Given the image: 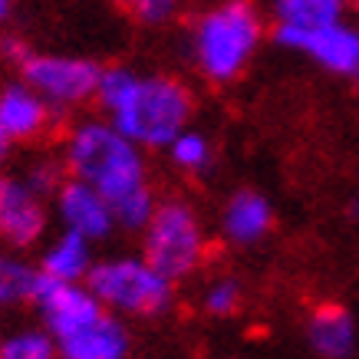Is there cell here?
Returning <instances> with one entry per match:
<instances>
[{
  "instance_id": "obj_1",
  "label": "cell",
  "mask_w": 359,
  "mask_h": 359,
  "mask_svg": "<svg viewBox=\"0 0 359 359\" xmlns=\"http://www.w3.org/2000/svg\"><path fill=\"white\" fill-rule=\"evenodd\" d=\"M93 102L139 149H165L195 116V96L178 76L129 66H102Z\"/></svg>"
},
{
  "instance_id": "obj_2",
  "label": "cell",
  "mask_w": 359,
  "mask_h": 359,
  "mask_svg": "<svg viewBox=\"0 0 359 359\" xmlns=\"http://www.w3.org/2000/svg\"><path fill=\"white\" fill-rule=\"evenodd\" d=\"M267 33H271L267 13L254 0H218L198 13L188 27L191 66L208 83L228 86L248 73Z\"/></svg>"
},
{
  "instance_id": "obj_3",
  "label": "cell",
  "mask_w": 359,
  "mask_h": 359,
  "mask_svg": "<svg viewBox=\"0 0 359 359\" xmlns=\"http://www.w3.org/2000/svg\"><path fill=\"white\" fill-rule=\"evenodd\" d=\"M63 165L69 178L93 185L109 205L152 188L145 149L126 139L109 119H83L66 132Z\"/></svg>"
},
{
  "instance_id": "obj_4",
  "label": "cell",
  "mask_w": 359,
  "mask_h": 359,
  "mask_svg": "<svg viewBox=\"0 0 359 359\" xmlns=\"http://www.w3.org/2000/svg\"><path fill=\"white\" fill-rule=\"evenodd\" d=\"M142 234V257L172 283L195 277L208 261V234L201 215L185 198H162Z\"/></svg>"
},
{
  "instance_id": "obj_5",
  "label": "cell",
  "mask_w": 359,
  "mask_h": 359,
  "mask_svg": "<svg viewBox=\"0 0 359 359\" xmlns=\"http://www.w3.org/2000/svg\"><path fill=\"white\" fill-rule=\"evenodd\" d=\"M96 300L116 316H162L175 304V283L142 254L96 261L86 277Z\"/></svg>"
},
{
  "instance_id": "obj_6",
  "label": "cell",
  "mask_w": 359,
  "mask_h": 359,
  "mask_svg": "<svg viewBox=\"0 0 359 359\" xmlns=\"http://www.w3.org/2000/svg\"><path fill=\"white\" fill-rule=\"evenodd\" d=\"M99 73H102V66L86 60V56L30 53L20 63V79L33 93H40L56 112L93 102Z\"/></svg>"
},
{
  "instance_id": "obj_7",
  "label": "cell",
  "mask_w": 359,
  "mask_h": 359,
  "mask_svg": "<svg viewBox=\"0 0 359 359\" xmlns=\"http://www.w3.org/2000/svg\"><path fill=\"white\" fill-rule=\"evenodd\" d=\"M30 304L40 310L46 333L53 339L73 337L76 330L89 327L93 320L106 313V306L96 300L86 280H56V277H46L43 271L36 273Z\"/></svg>"
},
{
  "instance_id": "obj_8",
  "label": "cell",
  "mask_w": 359,
  "mask_h": 359,
  "mask_svg": "<svg viewBox=\"0 0 359 359\" xmlns=\"http://www.w3.org/2000/svg\"><path fill=\"white\" fill-rule=\"evenodd\" d=\"M46 224V198L36 195L23 178L0 175V238L11 248H33L36 241H43Z\"/></svg>"
},
{
  "instance_id": "obj_9",
  "label": "cell",
  "mask_w": 359,
  "mask_h": 359,
  "mask_svg": "<svg viewBox=\"0 0 359 359\" xmlns=\"http://www.w3.org/2000/svg\"><path fill=\"white\" fill-rule=\"evenodd\" d=\"M290 53L306 56L310 63H316L330 76L359 83V27L349 17L297 36L290 43Z\"/></svg>"
},
{
  "instance_id": "obj_10",
  "label": "cell",
  "mask_w": 359,
  "mask_h": 359,
  "mask_svg": "<svg viewBox=\"0 0 359 359\" xmlns=\"http://www.w3.org/2000/svg\"><path fill=\"white\" fill-rule=\"evenodd\" d=\"M53 211L63 231H73L86 241H106L116 231V218H112V205L106 195H99L93 185L79 182V178H66L60 191L53 195Z\"/></svg>"
},
{
  "instance_id": "obj_11",
  "label": "cell",
  "mask_w": 359,
  "mask_h": 359,
  "mask_svg": "<svg viewBox=\"0 0 359 359\" xmlns=\"http://www.w3.org/2000/svg\"><path fill=\"white\" fill-rule=\"evenodd\" d=\"M218 228L224 244L231 248H257L267 241V234L273 231V205L271 198L261 195L257 188H241L221 205Z\"/></svg>"
},
{
  "instance_id": "obj_12",
  "label": "cell",
  "mask_w": 359,
  "mask_h": 359,
  "mask_svg": "<svg viewBox=\"0 0 359 359\" xmlns=\"http://www.w3.org/2000/svg\"><path fill=\"white\" fill-rule=\"evenodd\" d=\"M349 0H271L267 4V23H271L273 43L290 50L297 36L320 30L327 23L346 20Z\"/></svg>"
},
{
  "instance_id": "obj_13",
  "label": "cell",
  "mask_w": 359,
  "mask_h": 359,
  "mask_svg": "<svg viewBox=\"0 0 359 359\" xmlns=\"http://www.w3.org/2000/svg\"><path fill=\"white\" fill-rule=\"evenodd\" d=\"M56 109L40 93H33L27 83H11L0 89V129L13 142H36L43 139L53 126Z\"/></svg>"
},
{
  "instance_id": "obj_14",
  "label": "cell",
  "mask_w": 359,
  "mask_h": 359,
  "mask_svg": "<svg viewBox=\"0 0 359 359\" xmlns=\"http://www.w3.org/2000/svg\"><path fill=\"white\" fill-rule=\"evenodd\" d=\"M306 346L320 359H353L359 346L356 316L339 304H320L306 313Z\"/></svg>"
},
{
  "instance_id": "obj_15",
  "label": "cell",
  "mask_w": 359,
  "mask_h": 359,
  "mask_svg": "<svg viewBox=\"0 0 359 359\" xmlns=\"http://www.w3.org/2000/svg\"><path fill=\"white\" fill-rule=\"evenodd\" d=\"M60 359H129V330L122 316L106 313L89 327L76 330L73 337L56 339Z\"/></svg>"
},
{
  "instance_id": "obj_16",
  "label": "cell",
  "mask_w": 359,
  "mask_h": 359,
  "mask_svg": "<svg viewBox=\"0 0 359 359\" xmlns=\"http://www.w3.org/2000/svg\"><path fill=\"white\" fill-rule=\"evenodd\" d=\"M93 241L79 238L73 231H60L50 244H46L43 257H40V271L56 280H86L93 271Z\"/></svg>"
},
{
  "instance_id": "obj_17",
  "label": "cell",
  "mask_w": 359,
  "mask_h": 359,
  "mask_svg": "<svg viewBox=\"0 0 359 359\" xmlns=\"http://www.w3.org/2000/svg\"><path fill=\"white\" fill-rule=\"evenodd\" d=\"M165 152H168V162L185 175H205L208 168H211V162H215L211 139H208L205 132L191 129V126L178 132V135L165 145Z\"/></svg>"
},
{
  "instance_id": "obj_18",
  "label": "cell",
  "mask_w": 359,
  "mask_h": 359,
  "mask_svg": "<svg viewBox=\"0 0 359 359\" xmlns=\"http://www.w3.org/2000/svg\"><path fill=\"white\" fill-rule=\"evenodd\" d=\"M36 273L27 261L13 257V254H0V306L13 304H30L33 287H36Z\"/></svg>"
},
{
  "instance_id": "obj_19",
  "label": "cell",
  "mask_w": 359,
  "mask_h": 359,
  "mask_svg": "<svg viewBox=\"0 0 359 359\" xmlns=\"http://www.w3.org/2000/svg\"><path fill=\"white\" fill-rule=\"evenodd\" d=\"M0 359H60V349L46 330H20L0 339Z\"/></svg>"
},
{
  "instance_id": "obj_20",
  "label": "cell",
  "mask_w": 359,
  "mask_h": 359,
  "mask_svg": "<svg viewBox=\"0 0 359 359\" xmlns=\"http://www.w3.org/2000/svg\"><path fill=\"white\" fill-rule=\"evenodd\" d=\"M241 300H244V290H241V283L228 273H221V277H211L205 283V290H201V310L208 316H231L241 310Z\"/></svg>"
},
{
  "instance_id": "obj_21",
  "label": "cell",
  "mask_w": 359,
  "mask_h": 359,
  "mask_svg": "<svg viewBox=\"0 0 359 359\" xmlns=\"http://www.w3.org/2000/svg\"><path fill=\"white\" fill-rule=\"evenodd\" d=\"M116 4L142 27H165L178 17L182 7V0H116Z\"/></svg>"
},
{
  "instance_id": "obj_22",
  "label": "cell",
  "mask_w": 359,
  "mask_h": 359,
  "mask_svg": "<svg viewBox=\"0 0 359 359\" xmlns=\"http://www.w3.org/2000/svg\"><path fill=\"white\" fill-rule=\"evenodd\" d=\"M66 178H69V175H66V165L56 162V158H36V162L23 172V182L43 198H53Z\"/></svg>"
},
{
  "instance_id": "obj_23",
  "label": "cell",
  "mask_w": 359,
  "mask_h": 359,
  "mask_svg": "<svg viewBox=\"0 0 359 359\" xmlns=\"http://www.w3.org/2000/svg\"><path fill=\"white\" fill-rule=\"evenodd\" d=\"M0 50H4V56H11L13 63L20 66L23 60H27V56L33 53L30 46L23 43V40H17V36H4V40H0Z\"/></svg>"
},
{
  "instance_id": "obj_24",
  "label": "cell",
  "mask_w": 359,
  "mask_h": 359,
  "mask_svg": "<svg viewBox=\"0 0 359 359\" xmlns=\"http://www.w3.org/2000/svg\"><path fill=\"white\" fill-rule=\"evenodd\" d=\"M7 152H11V139L4 135V129H0V162L7 158Z\"/></svg>"
},
{
  "instance_id": "obj_25",
  "label": "cell",
  "mask_w": 359,
  "mask_h": 359,
  "mask_svg": "<svg viewBox=\"0 0 359 359\" xmlns=\"http://www.w3.org/2000/svg\"><path fill=\"white\" fill-rule=\"evenodd\" d=\"M13 11V0H0V20H7Z\"/></svg>"
},
{
  "instance_id": "obj_26",
  "label": "cell",
  "mask_w": 359,
  "mask_h": 359,
  "mask_svg": "<svg viewBox=\"0 0 359 359\" xmlns=\"http://www.w3.org/2000/svg\"><path fill=\"white\" fill-rule=\"evenodd\" d=\"M349 218H359V201H353V205H349Z\"/></svg>"
},
{
  "instance_id": "obj_27",
  "label": "cell",
  "mask_w": 359,
  "mask_h": 359,
  "mask_svg": "<svg viewBox=\"0 0 359 359\" xmlns=\"http://www.w3.org/2000/svg\"><path fill=\"white\" fill-rule=\"evenodd\" d=\"M356 27H359V23H356Z\"/></svg>"
}]
</instances>
